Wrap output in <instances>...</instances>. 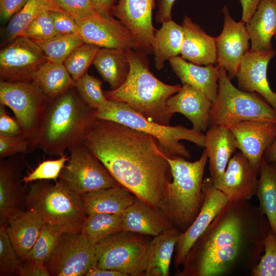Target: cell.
<instances>
[{
    "label": "cell",
    "mask_w": 276,
    "mask_h": 276,
    "mask_svg": "<svg viewBox=\"0 0 276 276\" xmlns=\"http://www.w3.org/2000/svg\"><path fill=\"white\" fill-rule=\"evenodd\" d=\"M81 142L121 186L160 209L171 172L156 139L114 122L94 118Z\"/></svg>",
    "instance_id": "1"
},
{
    "label": "cell",
    "mask_w": 276,
    "mask_h": 276,
    "mask_svg": "<svg viewBox=\"0 0 276 276\" xmlns=\"http://www.w3.org/2000/svg\"><path fill=\"white\" fill-rule=\"evenodd\" d=\"M271 230L267 217L248 200L228 201L190 249L179 276H220L248 255L258 262Z\"/></svg>",
    "instance_id": "2"
},
{
    "label": "cell",
    "mask_w": 276,
    "mask_h": 276,
    "mask_svg": "<svg viewBox=\"0 0 276 276\" xmlns=\"http://www.w3.org/2000/svg\"><path fill=\"white\" fill-rule=\"evenodd\" d=\"M94 111L81 100L74 86L50 100L31 150L38 148L48 155H63L81 142L94 119Z\"/></svg>",
    "instance_id": "3"
},
{
    "label": "cell",
    "mask_w": 276,
    "mask_h": 276,
    "mask_svg": "<svg viewBox=\"0 0 276 276\" xmlns=\"http://www.w3.org/2000/svg\"><path fill=\"white\" fill-rule=\"evenodd\" d=\"M130 70L125 81L118 88L106 91L108 100L123 102L148 120L169 126L173 114L167 101L181 88L179 84H167L149 68L146 55L134 50L126 51Z\"/></svg>",
    "instance_id": "4"
},
{
    "label": "cell",
    "mask_w": 276,
    "mask_h": 276,
    "mask_svg": "<svg viewBox=\"0 0 276 276\" xmlns=\"http://www.w3.org/2000/svg\"><path fill=\"white\" fill-rule=\"evenodd\" d=\"M167 159L172 180L166 185L160 210L181 233L192 224L203 204V177L208 156L204 149L194 162L180 156H167Z\"/></svg>",
    "instance_id": "5"
},
{
    "label": "cell",
    "mask_w": 276,
    "mask_h": 276,
    "mask_svg": "<svg viewBox=\"0 0 276 276\" xmlns=\"http://www.w3.org/2000/svg\"><path fill=\"white\" fill-rule=\"evenodd\" d=\"M26 209L36 213L44 222L57 226L63 233H80L87 217L80 196L61 180L54 183L34 181L28 191Z\"/></svg>",
    "instance_id": "6"
},
{
    "label": "cell",
    "mask_w": 276,
    "mask_h": 276,
    "mask_svg": "<svg viewBox=\"0 0 276 276\" xmlns=\"http://www.w3.org/2000/svg\"><path fill=\"white\" fill-rule=\"evenodd\" d=\"M95 119L110 121L152 135L157 141L165 154L169 157H190V153L180 140L190 141L204 147L205 134L181 125H162L147 119L123 102L108 100L94 109Z\"/></svg>",
    "instance_id": "7"
},
{
    "label": "cell",
    "mask_w": 276,
    "mask_h": 276,
    "mask_svg": "<svg viewBox=\"0 0 276 276\" xmlns=\"http://www.w3.org/2000/svg\"><path fill=\"white\" fill-rule=\"evenodd\" d=\"M220 70L217 96L210 112V125H221L229 129L244 121L276 123V109L264 98L257 93L237 88L226 71L221 67Z\"/></svg>",
    "instance_id": "8"
},
{
    "label": "cell",
    "mask_w": 276,
    "mask_h": 276,
    "mask_svg": "<svg viewBox=\"0 0 276 276\" xmlns=\"http://www.w3.org/2000/svg\"><path fill=\"white\" fill-rule=\"evenodd\" d=\"M150 241L146 235L122 231L95 245L97 266L126 276L144 275Z\"/></svg>",
    "instance_id": "9"
},
{
    "label": "cell",
    "mask_w": 276,
    "mask_h": 276,
    "mask_svg": "<svg viewBox=\"0 0 276 276\" xmlns=\"http://www.w3.org/2000/svg\"><path fill=\"white\" fill-rule=\"evenodd\" d=\"M50 100L32 81H0V103L10 108L31 146Z\"/></svg>",
    "instance_id": "10"
},
{
    "label": "cell",
    "mask_w": 276,
    "mask_h": 276,
    "mask_svg": "<svg viewBox=\"0 0 276 276\" xmlns=\"http://www.w3.org/2000/svg\"><path fill=\"white\" fill-rule=\"evenodd\" d=\"M68 164L62 170L60 180L81 196L104 188L121 186L109 171L83 143L68 148Z\"/></svg>",
    "instance_id": "11"
},
{
    "label": "cell",
    "mask_w": 276,
    "mask_h": 276,
    "mask_svg": "<svg viewBox=\"0 0 276 276\" xmlns=\"http://www.w3.org/2000/svg\"><path fill=\"white\" fill-rule=\"evenodd\" d=\"M44 264L51 276H85L97 265L95 245L80 233H63Z\"/></svg>",
    "instance_id": "12"
},
{
    "label": "cell",
    "mask_w": 276,
    "mask_h": 276,
    "mask_svg": "<svg viewBox=\"0 0 276 276\" xmlns=\"http://www.w3.org/2000/svg\"><path fill=\"white\" fill-rule=\"evenodd\" d=\"M47 61L34 41L18 36L0 51L1 81H31L35 72Z\"/></svg>",
    "instance_id": "13"
},
{
    "label": "cell",
    "mask_w": 276,
    "mask_h": 276,
    "mask_svg": "<svg viewBox=\"0 0 276 276\" xmlns=\"http://www.w3.org/2000/svg\"><path fill=\"white\" fill-rule=\"evenodd\" d=\"M78 33L85 42L100 48L140 51L130 31L119 19L99 13L78 24Z\"/></svg>",
    "instance_id": "14"
},
{
    "label": "cell",
    "mask_w": 276,
    "mask_h": 276,
    "mask_svg": "<svg viewBox=\"0 0 276 276\" xmlns=\"http://www.w3.org/2000/svg\"><path fill=\"white\" fill-rule=\"evenodd\" d=\"M224 16L220 34L215 38L219 67L224 68L231 79L236 77L240 64L249 51L250 37L245 24L237 22L230 15L226 6L221 10Z\"/></svg>",
    "instance_id": "15"
},
{
    "label": "cell",
    "mask_w": 276,
    "mask_h": 276,
    "mask_svg": "<svg viewBox=\"0 0 276 276\" xmlns=\"http://www.w3.org/2000/svg\"><path fill=\"white\" fill-rule=\"evenodd\" d=\"M24 154L1 159L0 162V225L25 211L28 191L22 182Z\"/></svg>",
    "instance_id": "16"
},
{
    "label": "cell",
    "mask_w": 276,
    "mask_h": 276,
    "mask_svg": "<svg viewBox=\"0 0 276 276\" xmlns=\"http://www.w3.org/2000/svg\"><path fill=\"white\" fill-rule=\"evenodd\" d=\"M202 191L204 201L198 214L188 228L179 235L176 246V267L182 265L194 243L229 201L226 196L215 187L210 177L203 179Z\"/></svg>",
    "instance_id": "17"
},
{
    "label": "cell",
    "mask_w": 276,
    "mask_h": 276,
    "mask_svg": "<svg viewBox=\"0 0 276 276\" xmlns=\"http://www.w3.org/2000/svg\"><path fill=\"white\" fill-rule=\"evenodd\" d=\"M154 0H119L111 12L130 31L145 54L153 53L155 29L152 21Z\"/></svg>",
    "instance_id": "18"
},
{
    "label": "cell",
    "mask_w": 276,
    "mask_h": 276,
    "mask_svg": "<svg viewBox=\"0 0 276 276\" xmlns=\"http://www.w3.org/2000/svg\"><path fill=\"white\" fill-rule=\"evenodd\" d=\"M275 54L273 49L263 51L249 49L240 64L236 77L239 88L259 94L276 109V93L271 89L267 78L268 63Z\"/></svg>",
    "instance_id": "19"
},
{
    "label": "cell",
    "mask_w": 276,
    "mask_h": 276,
    "mask_svg": "<svg viewBox=\"0 0 276 276\" xmlns=\"http://www.w3.org/2000/svg\"><path fill=\"white\" fill-rule=\"evenodd\" d=\"M259 172L240 151L229 160L220 181L214 185L229 201L249 200L256 195Z\"/></svg>",
    "instance_id": "20"
},
{
    "label": "cell",
    "mask_w": 276,
    "mask_h": 276,
    "mask_svg": "<svg viewBox=\"0 0 276 276\" xmlns=\"http://www.w3.org/2000/svg\"><path fill=\"white\" fill-rule=\"evenodd\" d=\"M229 129L237 140L238 149L260 173L264 153L276 139V123L244 121L235 124Z\"/></svg>",
    "instance_id": "21"
},
{
    "label": "cell",
    "mask_w": 276,
    "mask_h": 276,
    "mask_svg": "<svg viewBox=\"0 0 276 276\" xmlns=\"http://www.w3.org/2000/svg\"><path fill=\"white\" fill-rule=\"evenodd\" d=\"M204 147L208 156L210 178L215 185L222 179L238 143L229 128L212 125L205 134Z\"/></svg>",
    "instance_id": "22"
},
{
    "label": "cell",
    "mask_w": 276,
    "mask_h": 276,
    "mask_svg": "<svg viewBox=\"0 0 276 276\" xmlns=\"http://www.w3.org/2000/svg\"><path fill=\"white\" fill-rule=\"evenodd\" d=\"M122 216L123 231L154 237L174 227L159 209L137 197Z\"/></svg>",
    "instance_id": "23"
},
{
    "label": "cell",
    "mask_w": 276,
    "mask_h": 276,
    "mask_svg": "<svg viewBox=\"0 0 276 276\" xmlns=\"http://www.w3.org/2000/svg\"><path fill=\"white\" fill-rule=\"evenodd\" d=\"M167 105L172 114L178 112L187 118L194 130L202 132L209 127L212 102L191 86L182 84L177 93L169 98Z\"/></svg>",
    "instance_id": "24"
},
{
    "label": "cell",
    "mask_w": 276,
    "mask_h": 276,
    "mask_svg": "<svg viewBox=\"0 0 276 276\" xmlns=\"http://www.w3.org/2000/svg\"><path fill=\"white\" fill-rule=\"evenodd\" d=\"M169 63L173 72L182 84H188L201 93L210 101L214 102L218 94L220 67L213 64L197 65L181 56L170 58Z\"/></svg>",
    "instance_id": "25"
},
{
    "label": "cell",
    "mask_w": 276,
    "mask_h": 276,
    "mask_svg": "<svg viewBox=\"0 0 276 276\" xmlns=\"http://www.w3.org/2000/svg\"><path fill=\"white\" fill-rule=\"evenodd\" d=\"M181 25L184 32L181 57L200 65L214 64L216 62L215 38L207 34L187 16H185Z\"/></svg>",
    "instance_id": "26"
},
{
    "label": "cell",
    "mask_w": 276,
    "mask_h": 276,
    "mask_svg": "<svg viewBox=\"0 0 276 276\" xmlns=\"http://www.w3.org/2000/svg\"><path fill=\"white\" fill-rule=\"evenodd\" d=\"M44 223L36 213L27 210L9 219L6 226V232L21 261L27 258Z\"/></svg>",
    "instance_id": "27"
},
{
    "label": "cell",
    "mask_w": 276,
    "mask_h": 276,
    "mask_svg": "<svg viewBox=\"0 0 276 276\" xmlns=\"http://www.w3.org/2000/svg\"><path fill=\"white\" fill-rule=\"evenodd\" d=\"M245 26L251 41L250 50L272 49L271 39L276 32V0H261Z\"/></svg>",
    "instance_id": "28"
},
{
    "label": "cell",
    "mask_w": 276,
    "mask_h": 276,
    "mask_svg": "<svg viewBox=\"0 0 276 276\" xmlns=\"http://www.w3.org/2000/svg\"><path fill=\"white\" fill-rule=\"evenodd\" d=\"M86 215L108 213L122 215L136 196L127 189L118 186L92 191L80 196Z\"/></svg>",
    "instance_id": "29"
},
{
    "label": "cell",
    "mask_w": 276,
    "mask_h": 276,
    "mask_svg": "<svg viewBox=\"0 0 276 276\" xmlns=\"http://www.w3.org/2000/svg\"><path fill=\"white\" fill-rule=\"evenodd\" d=\"M180 233L174 227L150 240L146 276H168L171 261Z\"/></svg>",
    "instance_id": "30"
},
{
    "label": "cell",
    "mask_w": 276,
    "mask_h": 276,
    "mask_svg": "<svg viewBox=\"0 0 276 276\" xmlns=\"http://www.w3.org/2000/svg\"><path fill=\"white\" fill-rule=\"evenodd\" d=\"M93 64L111 89L120 87L130 70L126 51L100 48Z\"/></svg>",
    "instance_id": "31"
},
{
    "label": "cell",
    "mask_w": 276,
    "mask_h": 276,
    "mask_svg": "<svg viewBox=\"0 0 276 276\" xmlns=\"http://www.w3.org/2000/svg\"><path fill=\"white\" fill-rule=\"evenodd\" d=\"M184 32L181 25L172 20L164 22L154 35L152 48L155 68L162 69L166 61L180 54Z\"/></svg>",
    "instance_id": "32"
},
{
    "label": "cell",
    "mask_w": 276,
    "mask_h": 276,
    "mask_svg": "<svg viewBox=\"0 0 276 276\" xmlns=\"http://www.w3.org/2000/svg\"><path fill=\"white\" fill-rule=\"evenodd\" d=\"M31 81L50 100L64 93L75 84L63 63L48 61L37 70Z\"/></svg>",
    "instance_id": "33"
},
{
    "label": "cell",
    "mask_w": 276,
    "mask_h": 276,
    "mask_svg": "<svg viewBox=\"0 0 276 276\" xmlns=\"http://www.w3.org/2000/svg\"><path fill=\"white\" fill-rule=\"evenodd\" d=\"M256 195L259 207L267 217L271 231L276 235V163H268L263 157Z\"/></svg>",
    "instance_id": "34"
},
{
    "label": "cell",
    "mask_w": 276,
    "mask_h": 276,
    "mask_svg": "<svg viewBox=\"0 0 276 276\" xmlns=\"http://www.w3.org/2000/svg\"><path fill=\"white\" fill-rule=\"evenodd\" d=\"M122 231V215L95 213L87 216L80 234L95 245L107 237Z\"/></svg>",
    "instance_id": "35"
},
{
    "label": "cell",
    "mask_w": 276,
    "mask_h": 276,
    "mask_svg": "<svg viewBox=\"0 0 276 276\" xmlns=\"http://www.w3.org/2000/svg\"><path fill=\"white\" fill-rule=\"evenodd\" d=\"M33 41L41 49L48 61L63 64L75 49L85 42L78 33L58 34L47 39Z\"/></svg>",
    "instance_id": "36"
},
{
    "label": "cell",
    "mask_w": 276,
    "mask_h": 276,
    "mask_svg": "<svg viewBox=\"0 0 276 276\" xmlns=\"http://www.w3.org/2000/svg\"><path fill=\"white\" fill-rule=\"evenodd\" d=\"M49 11L47 0H28L22 9L9 20L3 30L4 39L10 42L18 36L41 13Z\"/></svg>",
    "instance_id": "37"
},
{
    "label": "cell",
    "mask_w": 276,
    "mask_h": 276,
    "mask_svg": "<svg viewBox=\"0 0 276 276\" xmlns=\"http://www.w3.org/2000/svg\"><path fill=\"white\" fill-rule=\"evenodd\" d=\"M63 233L57 226L44 222L26 260L44 264L54 252Z\"/></svg>",
    "instance_id": "38"
},
{
    "label": "cell",
    "mask_w": 276,
    "mask_h": 276,
    "mask_svg": "<svg viewBox=\"0 0 276 276\" xmlns=\"http://www.w3.org/2000/svg\"><path fill=\"white\" fill-rule=\"evenodd\" d=\"M100 48L95 44L84 42L66 58L63 64L75 82L87 73Z\"/></svg>",
    "instance_id": "39"
},
{
    "label": "cell",
    "mask_w": 276,
    "mask_h": 276,
    "mask_svg": "<svg viewBox=\"0 0 276 276\" xmlns=\"http://www.w3.org/2000/svg\"><path fill=\"white\" fill-rule=\"evenodd\" d=\"M101 80L86 73L75 82L74 87L81 100L89 108L97 109L108 99L102 89Z\"/></svg>",
    "instance_id": "40"
},
{
    "label": "cell",
    "mask_w": 276,
    "mask_h": 276,
    "mask_svg": "<svg viewBox=\"0 0 276 276\" xmlns=\"http://www.w3.org/2000/svg\"><path fill=\"white\" fill-rule=\"evenodd\" d=\"M47 1L49 11H55L66 14L77 24L98 13L93 7L91 0Z\"/></svg>",
    "instance_id": "41"
},
{
    "label": "cell",
    "mask_w": 276,
    "mask_h": 276,
    "mask_svg": "<svg viewBox=\"0 0 276 276\" xmlns=\"http://www.w3.org/2000/svg\"><path fill=\"white\" fill-rule=\"evenodd\" d=\"M20 263L9 238L6 226L0 225V275H17Z\"/></svg>",
    "instance_id": "42"
},
{
    "label": "cell",
    "mask_w": 276,
    "mask_h": 276,
    "mask_svg": "<svg viewBox=\"0 0 276 276\" xmlns=\"http://www.w3.org/2000/svg\"><path fill=\"white\" fill-rule=\"evenodd\" d=\"M68 160L69 156L64 154L58 159L43 161L31 172L23 177L22 182L27 186L29 183L39 180L56 181Z\"/></svg>",
    "instance_id": "43"
},
{
    "label": "cell",
    "mask_w": 276,
    "mask_h": 276,
    "mask_svg": "<svg viewBox=\"0 0 276 276\" xmlns=\"http://www.w3.org/2000/svg\"><path fill=\"white\" fill-rule=\"evenodd\" d=\"M264 254L252 268L253 276H276V235L269 231L264 242Z\"/></svg>",
    "instance_id": "44"
},
{
    "label": "cell",
    "mask_w": 276,
    "mask_h": 276,
    "mask_svg": "<svg viewBox=\"0 0 276 276\" xmlns=\"http://www.w3.org/2000/svg\"><path fill=\"white\" fill-rule=\"evenodd\" d=\"M58 34L49 11L45 10L37 16L18 36L39 40L47 39Z\"/></svg>",
    "instance_id": "45"
},
{
    "label": "cell",
    "mask_w": 276,
    "mask_h": 276,
    "mask_svg": "<svg viewBox=\"0 0 276 276\" xmlns=\"http://www.w3.org/2000/svg\"><path fill=\"white\" fill-rule=\"evenodd\" d=\"M30 143L21 135L14 136H0V158L5 159L30 151Z\"/></svg>",
    "instance_id": "46"
},
{
    "label": "cell",
    "mask_w": 276,
    "mask_h": 276,
    "mask_svg": "<svg viewBox=\"0 0 276 276\" xmlns=\"http://www.w3.org/2000/svg\"><path fill=\"white\" fill-rule=\"evenodd\" d=\"M49 14L55 29L59 34H70L78 32V24L70 16L55 11H49Z\"/></svg>",
    "instance_id": "47"
},
{
    "label": "cell",
    "mask_w": 276,
    "mask_h": 276,
    "mask_svg": "<svg viewBox=\"0 0 276 276\" xmlns=\"http://www.w3.org/2000/svg\"><path fill=\"white\" fill-rule=\"evenodd\" d=\"M6 106L0 104V136H14L21 134L19 124L7 112Z\"/></svg>",
    "instance_id": "48"
},
{
    "label": "cell",
    "mask_w": 276,
    "mask_h": 276,
    "mask_svg": "<svg viewBox=\"0 0 276 276\" xmlns=\"http://www.w3.org/2000/svg\"><path fill=\"white\" fill-rule=\"evenodd\" d=\"M17 275L19 276H50L44 264L26 260L21 261Z\"/></svg>",
    "instance_id": "49"
},
{
    "label": "cell",
    "mask_w": 276,
    "mask_h": 276,
    "mask_svg": "<svg viewBox=\"0 0 276 276\" xmlns=\"http://www.w3.org/2000/svg\"><path fill=\"white\" fill-rule=\"evenodd\" d=\"M28 0H0V16L3 22L9 20L19 11Z\"/></svg>",
    "instance_id": "50"
},
{
    "label": "cell",
    "mask_w": 276,
    "mask_h": 276,
    "mask_svg": "<svg viewBox=\"0 0 276 276\" xmlns=\"http://www.w3.org/2000/svg\"><path fill=\"white\" fill-rule=\"evenodd\" d=\"M176 0H160L156 20L159 23L172 20L171 11Z\"/></svg>",
    "instance_id": "51"
},
{
    "label": "cell",
    "mask_w": 276,
    "mask_h": 276,
    "mask_svg": "<svg viewBox=\"0 0 276 276\" xmlns=\"http://www.w3.org/2000/svg\"><path fill=\"white\" fill-rule=\"evenodd\" d=\"M261 0H240L242 14L241 21L246 24L251 18Z\"/></svg>",
    "instance_id": "52"
},
{
    "label": "cell",
    "mask_w": 276,
    "mask_h": 276,
    "mask_svg": "<svg viewBox=\"0 0 276 276\" xmlns=\"http://www.w3.org/2000/svg\"><path fill=\"white\" fill-rule=\"evenodd\" d=\"M114 0H91L94 9L100 14L108 16Z\"/></svg>",
    "instance_id": "53"
},
{
    "label": "cell",
    "mask_w": 276,
    "mask_h": 276,
    "mask_svg": "<svg viewBox=\"0 0 276 276\" xmlns=\"http://www.w3.org/2000/svg\"><path fill=\"white\" fill-rule=\"evenodd\" d=\"M85 276H126L119 271L101 268L97 266L90 269Z\"/></svg>",
    "instance_id": "54"
},
{
    "label": "cell",
    "mask_w": 276,
    "mask_h": 276,
    "mask_svg": "<svg viewBox=\"0 0 276 276\" xmlns=\"http://www.w3.org/2000/svg\"><path fill=\"white\" fill-rule=\"evenodd\" d=\"M263 157L268 163H276V139L265 150Z\"/></svg>",
    "instance_id": "55"
},
{
    "label": "cell",
    "mask_w": 276,
    "mask_h": 276,
    "mask_svg": "<svg viewBox=\"0 0 276 276\" xmlns=\"http://www.w3.org/2000/svg\"><path fill=\"white\" fill-rule=\"evenodd\" d=\"M274 36H275V38H276V32H275V34H274Z\"/></svg>",
    "instance_id": "56"
}]
</instances>
